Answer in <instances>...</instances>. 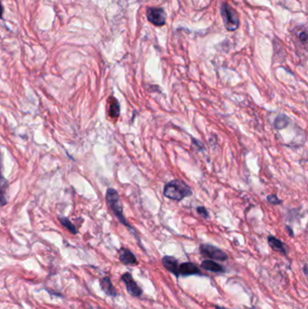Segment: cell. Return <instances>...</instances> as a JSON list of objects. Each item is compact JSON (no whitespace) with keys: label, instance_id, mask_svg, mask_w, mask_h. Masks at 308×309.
<instances>
[{"label":"cell","instance_id":"cell-24","mask_svg":"<svg viewBox=\"0 0 308 309\" xmlns=\"http://www.w3.org/2000/svg\"></svg>","mask_w":308,"mask_h":309},{"label":"cell","instance_id":"cell-16","mask_svg":"<svg viewBox=\"0 0 308 309\" xmlns=\"http://www.w3.org/2000/svg\"><path fill=\"white\" fill-rule=\"evenodd\" d=\"M58 220H59V222L62 223V226L67 229L69 232H72V234H76L77 233L76 228H75V226L73 225V223L68 218H66V217H58Z\"/></svg>","mask_w":308,"mask_h":309},{"label":"cell","instance_id":"cell-18","mask_svg":"<svg viewBox=\"0 0 308 309\" xmlns=\"http://www.w3.org/2000/svg\"><path fill=\"white\" fill-rule=\"evenodd\" d=\"M196 211H197L198 214H199L202 218H204V219H208V218H209V212L207 211V209H206L205 207H204V206L197 207Z\"/></svg>","mask_w":308,"mask_h":309},{"label":"cell","instance_id":"cell-9","mask_svg":"<svg viewBox=\"0 0 308 309\" xmlns=\"http://www.w3.org/2000/svg\"><path fill=\"white\" fill-rule=\"evenodd\" d=\"M162 264L166 270L174 274L176 278H179V273H178L179 263L176 258L173 257V256H164L162 258Z\"/></svg>","mask_w":308,"mask_h":309},{"label":"cell","instance_id":"cell-8","mask_svg":"<svg viewBox=\"0 0 308 309\" xmlns=\"http://www.w3.org/2000/svg\"><path fill=\"white\" fill-rule=\"evenodd\" d=\"M118 258L120 262L127 266H135L139 264L138 258L135 256V254L127 248H121L118 251Z\"/></svg>","mask_w":308,"mask_h":309},{"label":"cell","instance_id":"cell-4","mask_svg":"<svg viewBox=\"0 0 308 309\" xmlns=\"http://www.w3.org/2000/svg\"><path fill=\"white\" fill-rule=\"evenodd\" d=\"M201 255L207 258H211L218 261H226L228 255L221 251V249L215 247L211 244H202L199 247Z\"/></svg>","mask_w":308,"mask_h":309},{"label":"cell","instance_id":"cell-19","mask_svg":"<svg viewBox=\"0 0 308 309\" xmlns=\"http://www.w3.org/2000/svg\"><path fill=\"white\" fill-rule=\"evenodd\" d=\"M267 200L268 203H270L272 205H279V204H281V201L279 200V198H277V196L276 195H269L267 197Z\"/></svg>","mask_w":308,"mask_h":309},{"label":"cell","instance_id":"cell-23","mask_svg":"<svg viewBox=\"0 0 308 309\" xmlns=\"http://www.w3.org/2000/svg\"><path fill=\"white\" fill-rule=\"evenodd\" d=\"M214 309H227V308H224V307H221V306H217V305H216L215 307H214Z\"/></svg>","mask_w":308,"mask_h":309},{"label":"cell","instance_id":"cell-10","mask_svg":"<svg viewBox=\"0 0 308 309\" xmlns=\"http://www.w3.org/2000/svg\"><path fill=\"white\" fill-rule=\"evenodd\" d=\"M100 285H101V288L103 289V292L108 297H112V298L118 297V291L114 288L112 282L108 277L102 278L100 281Z\"/></svg>","mask_w":308,"mask_h":309},{"label":"cell","instance_id":"cell-12","mask_svg":"<svg viewBox=\"0 0 308 309\" xmlns=\"http://www.w3.org/2000/svg\"><path fill=\"white\" fill-rule=\"evenodd\" d=\"M267 242H268V245L272 248V250H274L275 252L280 253L285 256L288 255V252H287L285 243L281 242L280 240H278L277 238L274 237V236H268Z\"/></svg>","mask_w":308,"mask_h":309},{"label":"cell","instance_id":"cell-2","mask_svg":"<svg viewBox=\"0 0 308 309\" xmlns=\"http://www.w3.org/2000/svg\"><path fill=\"white\" fill-rule=\"evenodd\" d=\"M106 201L108 204V207L112 211L114 215L118 218V221L123 224L124 226L129 228L131 232H133L134 235H136V232L134 231L132 226L127 222L126 218L124 216L123 207L120 201V197L118 196V193L113 188H108L106 193Z\"/></svg>","mask_w":308,"mask_h":309},{"label":"cell","instance_id":"cell-15","mask_svg":"<svg viewBox=\"0 0 308 309\" xmlns=\"http://www.w3.org/2000/svg\"><path fill=\"white\" fill-rule=\"evenodd\" d=\"M289 123H290V119L288 118V116L285 114H280L275 119L274 126L277 129H283L287 128Z\"/></svg>","mask_w":308,"mask_h":309},{"label":"cell","instance_id":"cell-5","mask_svg":"<svg viewBox=\"0 0 308 309\" xmlns=\"http://www.w3.org/2000/svg\"><path fill=\"white\" fill-rule=\"evenodd\" d=\"M148 20L156 26H163L166 22V14L162 7L149 6L147 8Z\"/></svg>","mask_w":308,"mask_h":309},{"label":"cell","instance_id":"cell-3","mask_svg":"<svg viewBox=\"0 0 308 309\" xmlns=\"http://www.w3.org/2000/svg\"><path fill=\"white\" fill-rule=\"evenodd\" d=\"M221 16L224 23V26L228 31H235L240 26V19L231 5L227 3H222L221 6Z\"/></svg>","mask_w":308,"mask_h":309},{"label":"cell","instance_id":"cell-14","mask_svg":"<svg viewBox=\"0 0 308 309\" xmlns=\"http://www.w3.org/2000/svg\"><path fill=\"white\" fill-rule=\"evenodd\" d=\"M108 115L113 119H118L120 113V107H119L118 100L114 97H110L108 99Z\"/></svg>","mask_w":308,"mask_h":309},{"label":"cell","instance_id":"cell-1","mask_svg":"<svg viewBox=\"0 0 308 309\" xmlns=\"http://www.w3.org/2000/svg\"><path fill=\"white\" fill-rule=\"evenodd\" d=\"M193 195L190 186L182 180H172L164 187V196L174 201H182Z\"/></svg>","mask_w":308,"mask_h":309},{"label":"cell","instance_id":"cell-6","mask_svg":"<svg viewBox=\"0 0 308 309\" xmlns=\"http://www.w3.org/2000/svg\"><path fill=\"white\" fill-rule=\"evenodd\" d=\"M121 280L123 281L128 293L133 298H139L143 294V290L135 281L132 275L129 272H126L121 276Z\"/></svg>","mask_w":308,"mask_h":309},{"label":"cell","instance_id":"cell-17","mask_svg":"<svg viewBox=\"0 0 308 309\" xmlns=\"http://www.w3.org/2000/svg\"><path fill=\"white\" fill-rule=\"evenodd\" d=\"M301 29H298V32L296 34L297 38L298 39V41L300 44H303V45H307L308 43V32H307V28L306 26H304L303 28L300 27Z\"/></svg>","mask_w":308,"mask_h":309},{"label":"cell","instance_id":"cell-21","mask_svg":"<svg viewBox=\"0 0 308 309\" xmlns=\"http://www.w3.org/2000/svg\"><path fill=\"white\" fill-rule=\"evenodd\" d=\"M303 271L304 274H305L306 276H308V264H305V265H304Z\"/></svg>","mask_w":308,"mask_h":309},{"label":"cell","instance_id":"cell-13","mask_svg":"<svg viewBox=\"0 0 308 309\" xmlns=\"http://www.w3.org/2000/svg\"><path fill=\"white\" fill-rule=\"evenodd\" d=\"M8 188V181L6 180L3 175L1 166H0V206H4L6 205V191Z\"/></svg>","mask_w":308,"mask_h":309},{"label":"cell","instance_id":"cell-20","mask_svg":"<svg viewBox=\"0 0 308 309\" xmlns=\"http://www.w3.org/2000/svg\"><path fill=\"white\" fill-rule=\"evenodd\" d=\"M3 13H4V9H3V6H2L1 1H0V19L3 17Z\"/></svg>","mask_w":308,"mask_h":309},{"label":"cell","instance_id":"cell-7","mask_svg":"<svg viewBox=\"0 0 308 309\" xmlns=\"http://www.w3.org/2000/svg\"><path fill=\"white\" fill-rule=\"evenodd\" d=\"M178 273L182 277H189V276H203L200 268L197 267L193 262L181 263L178 267Z\"/></svg>","mask_w":308,"mask_h":309},{"label":"cell","instance_id":"cell-22","mask_svg":"<svg viewBox=\"0 0 308 309\" xmlns=\"http://www.w3.org/2000/svg\"><path fill=\"white\" fill-rule=\"evenodd\" d=\"M287 230H288V232L290 233V236L293 237V236H294V233H293L292 230H291V229H290V228L288 226H287Z\"/></svg>","mask_w":308,"mask_h":309},{"label":"cell","instance_id":"cell-11","mask_svg":"<svg viewBox=\"0 0 308 309\" xmlns=\"http://www.w3.org/2000/svg\"><path fill=\"white\" fill-rule=\"evenodd\" d=\"M201 267L205 270L214 272V273H224L225 272V269L221 265L216 262L214 260H211V259H205L204 261H202Z\"/></svg>","mask_w":308,"mask_h":309}]
</instances>
